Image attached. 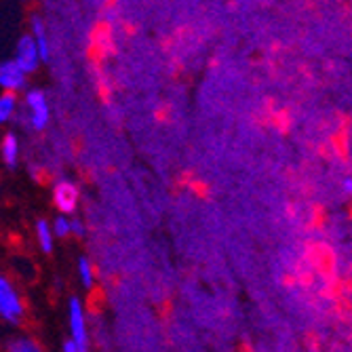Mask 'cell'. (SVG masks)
I'll list each match as a JSON object with an SVG mask.
<instances>
[{"label":"cell","mask_w":352,"mask_h":352,"mask_svg":"<svg viewBox=\"0 0 352 352\" xmlns=\"http://www.w3.org/2000/svg\"><path fill=\"white\" fill-rule=\"evenodd\" d=\"M5 352H45L43 346L30 336H15L7 342Z\"/></svg>","instance_id":"9"},{"label":"cell","mask_w":352,"mask_h":352,"mask_svg":"<svg viewBox=\"0 0 352 352\" xmlns=\"http://www.w3.org/2000/svg\"><path fill=\"white\" fill-rule=\"evenodd\" d=\"M80 192L78 186L72 179H59L53 186V205L57 207L59 215H74L78 209Z\"/></svg>","instance_id":"4"},{"label":"cell","mask_w":352,"mask_h":352,"mask_svg":"<svg viewBox=\"0 0 352 352\" xmlns=\"http://www.w3.org/2000/svg\"><path fill=\"white\" fill-rule=\"evenodd\" d=\"M0 156L7 169H15L19 165V135L15 131L5 133L3 142H0Z\"/></svg>","instance_id":"7"},{"label":"cell","mask_w":352,"mask_h":352,"mask_svg":"<svg viewBox=\"0 0 352 352\" xmlns=\"http://www.w3.org/2000/svg\"><path fill=\"white\" fill-rule=\"evenodd\" d=\"M25 306L21 296L17 294L15 287L0 274V321H5L9 325H19L23 321Z\"/></svg>","instance_id":"2"},{"label":"cell","mask_w":352,"mask_h":352,"mask_svg":"<svg viewBox=\"0 0 352 352\" xmlns=\"http://www.w3.org/2000/svg\"><path fill=\"white\" fill-rule=\"evenodd\" d=\"M0 89L13 95L28 89V74L17 66L15 59L0 61Z\"/></svg>","instance_id":"6"},{"label":"cell","mask_w":352,"mask_h":352,"mask_svg":"<svg viewBox=\"0 0 352 352\" xmlns=\"http://www.w3.org/2000/svg\"><path fill=\"white\" fill-rule=\"evenodd\" d=\"M63 352H89V348H85V346H80V344H76L74 340H66V342H63Z\"/></svg>","instance_id":"14"},{"label":"cell","mask_w":352,"mask_h":352,"mask_svg":"<svg viewBox=\"0 0 352 352\" xmlns=\"http://www.w3.org/2000/svg\"><path fill=\"white\" fill-rule=\"evenodd\" d=\"M19 112V104H17V95L13 93H3L0 95V124H7L9 120H13Z\"/></svg>","instance_id":"10"},{"label":"cell","mask_w":352,"mask_h":352,"mask_svg":"<svg viewBox=\"0 0 352 352\" xmlns=\"http://www.w3.org/2000/svg\"><path fill=\"white\" fill-rule=\"evenodd\" d=\"M85 230H87V228H85V223H82L78 217H72V234L80 239V236H85Z\"/></svg>","instance_id":"15"},{"label":"cell","mask_w":352,"mask_h":352,"mask_svg":"<svg viewBox=\"0 0 352 352\" xmlns=\"http://www.w3.org/2000/svg\"><path fill=\"white\" fill-rule=\"evenodd\" d=\"M36 239H38V245L45 253H51L53 251V245H55V234H53V228L47 219H38L36 221Z\"/></svg>","instance_id":"11"},{"label":"cell","mask_w":352,"mask_h":352,"mask_svg":"<svg viewBox=\"0 0 352 352\" xmlns=\"http://www.w3.org/2000/svg\"><path fill=\"white\" fill-rule=\"evenodd\" d=\"M68 327H70V340L76 344L89 348V325H87V312L80 298L72 296L68 300Z\"/></svg>","instance_id":"3"},{"label":"cell","mask_w":352,"mask_h":352,"mask_svg":"<svg viewBox=\"0 0 352 352\" xmlns=\"http://www.w3.org/2000/svg\"><path fill=\"white\" fill-rule=\"evenodd\" d=\"M15 61H17V66L25 72V74H32V72H36L38 66H41V51L36 47V41L32 34H25L17 41V47H15Z\"/></svg>","instance_id":"5"},{"label":"cell","mask_w":352,"mask_h":352,"mask_svg":"<svg viewBox=\"0 0 352 352\" xmlns=\"http://www.w3.org/2000/svg\"><path fill=\"white\" fill-rule=\"evenodd\" d=\"M17 122L28 126L30 131H45L51 120V108L45 91L41 89H28L21 110L17 112Z\"/></svg>","instance_id":"1"},{"label":"cell","mask_w":352,"mask_h":352,"mask_svg":"<svg viewBox=\"0 0 352 352\" xmlns=\"http://www.w3.org/2000/svg\"><path fill=\"white\" fill-rule=\"evenodd\" d=\"M340 190L344 192L346 197H352V177H350V175L342 179V184H340Z\"/></svg>","instance_id":"16"},{"label":"cell","mask_w":352,"mask_h":352,"mask_svg":"<svg viewBox=\"0 0 352 352\" xmlns=\"http://www.w3.org/2000/svg\"><path fill=\"white\" fill-rule=\"evenodd\" d=\"M51 228H53L55 239H68V236H72V217H68V215H57L51 221Z\"/></svg>","instance_id":"13"},{"label":"cell","mask_w":352,"mask_h":352,"mask_svg":"<svg viewBox=\"0 0 352 352\" xmlns=\"http://www.w3.org/2000/svg\"><path fill=\"white\" fill-rule=\"evenodd\" d=\"M78 278H80V283H82V287L85 289H93V285H95V268H93V264L89 262V258H78Z\"/></svg>","instance_id":"12"},{"label":"cell","mask_w":352,"mask_h":352,"mask_svg":"<svg viewBox=\"0 0 352 352\" xmlns=\"http://www.w3.org/2000/svg\"><path fill=\"white\" fill-rule=\"evenodd\" d=\"M30 25H32V36L36 41V47L41 51V57L43 61H49L51 57V51H49V41H47V32H45V23L38 15H34L30 19Z\"/></svg>","instance_id":"8"}]
</instances>
